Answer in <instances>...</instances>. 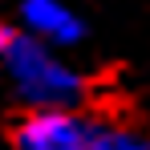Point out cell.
Here are the masks:
<instances>
[{
	"instance_id": "5b68a950",
	"label": "cell",
	"mask_w": 150,
	"mask_h": 150,
	"mask_svg": "<svg viewBox=\"0 0 150 150\" xmlns=\"http://www.w3.org/2000/svg\"><path fill=\"white\" fill-rule=\"evenodd\" d=\"M8 45H12V33L0 25V61H4V53H8Z\"/></svg>"
},
{
	"instance_id": "7a4b0ae2",
	"label": "cell",
	"mask_w": 150,
	"mask_h": 150,
	"mask_svg": "<svg viewBox=\"0 0 150 150\" xmlns=\"http://www.w3.org/2000/svg\"><path fill=\"white\" fill-rule=\"evenodd\" d=\"M12 150H89V122L73 110H28L12 130Z\"/></svg>"
},
{
	"instance_id": "3957f363",
	"label": "cell",
	"mask_w": 150,
	"mask_h": 150,
	"mask_svg": "<svg viewBox=\"0 0 150 150\" xmlns=\"http://www.w3.org/2000/svg\"><path fill=\"white\" fill-rule=\"evenodd\" d=\"M21 21H25V33L45 41V45H73L81 37V21L77 12L65 4V0H25L21 4Z\"/></svg>"
},
{
	"instance_id": "277c9868",
	"label": "cell",
	"mask_w": 150,
	"mask_h": 150,
	"mask_svg": "<svg viewBox=\"0 0 150 150\" xmlns=\"http://www.w3.org/2000/svg\"><path fill=\"white\" fill-rule=\"evenodd\" d=\"M89 150H150V142L130 122H101L89 126Z\"/></svg>"
},
{
	"instance_id": "6da1fadb",
	"label": "cell",
	"mask_w": 150,
	"mask_h": 150,
	"mask_svg": "<svg viewBox=\"0 0 150 150\" xmlns=\"http://www.w3.org/2000/svg\"><path fill=\"white\" fill-rule=\"evenodd\" d=\"M4 69H8V81L16 85V93L33 110H73V101L85 93V77L73 65H65L53 45L28 33L12 37V45L4 53Z\"/></svg>"
}]
</instances>
